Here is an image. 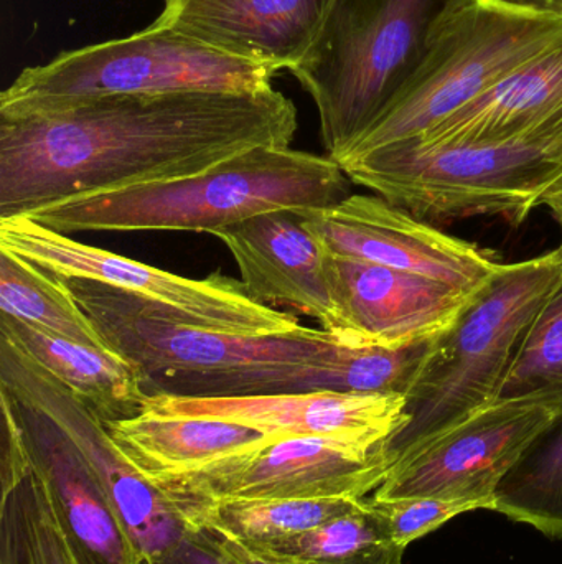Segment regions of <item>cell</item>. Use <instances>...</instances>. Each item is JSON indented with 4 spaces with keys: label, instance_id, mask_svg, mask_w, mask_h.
Here are the masks:
<instances>
[{
    "label": "cell",
    "instance_id": "5bb4252c",
    "mask_svg": "<svg viewBox=\"0 0 562 564\" xmlns=\"http://www.w3.org/2000/svg\"><path fill=\"white\" fill-rule=\"evenodd\" d=\"M405 394L313 393L194 398L145 394L141 413L211 417L263 431L276 440L330 437L383 444L405 426Z\"/></svg>",
    "mask_w": 562,
    "mask_h": 564
},
{
    "label": "cell",
    "instance_id": "9c48e42d",
    "mask_svg": "<svg viewBox=\"0 0 562 564\" xmlns=\"http://www.w3.org/2000/svg\"><path fill=\"white\" fill-rule=\"evenodd\" d=\"M62 278V276H58ZM108 347L132 365L141 380L175 371H220L254 365L300 364L343 347L323 328L286 335L228 334L181 324L164 307L101 282L62 278Z\"/></svg>",
    "mask_w": 562,
    "mask_h": 564
},
{
    "label": "cell",
    "instance_id": "d6986e66",
    "mask_svg": "<svg viewBox=\"0 0 562 564\" xmlns=\"http://www.w3.org/2000/svg\"><path fill=\"white\" fill-rule=\"evenodd\" d=\"M5 394L19 417L33 467L45 479L81 563L144 564L141 550L75 443L42 411Z\"/></svg>",
    "mask_w": 562,
    "mask_h": 564
},
{
    "label": "cell",
    "instance_id": "cb8c5ba5",
    "mask_svg": "<svg viewBox=\"0 0 562 564\" xmlns=\"http://www.w3.org/2000/svg\"><path fill=\"white\" fill-rule=\"evenodd\" d=\"M406 549L366 497L355 512L296 539L254 552L234 550L257 564H403Z\"/></svg>",
    "mask_w": 562,
    "mask_h": 564
},
{
    "label": "cell",
    "instance_id": "e575fe53",
    "mask_svg": "<svg viewBox=\"0 0 562 564\" xmlns=\"http://www.w3.org/2000/svg\"><path fill=\"white\" fill-rule=\"evenodd\" d=\"M231 550H233V549H231ZM233 552H234V550H233ZM236 555H238V552H236ZM238 556H240V558L243 560L244 564H250V563L246 562V560L243 558V556H241V555H238Z\"/></svg>",
    "mask_w": 562,
    "mask_h": 564
},
{
    "label": "cell",
    "instance_id": "6da1fadb",
    "mask_svg": "<svg viewBox=\"0 0 562 564\" xmlns=\"http://www.w3.org/2000/svg\"><path fill=\"white\" fill-rule=\"evenodd\" d=\"M283 93L115 95L0 115V220L69 198L191 177L254 148H290Z\"/></svg>",
    "mask_w": 562,
    "mask_h": 564
},
{
    "label": "cell",
    "instance_id": "4fadbf2b",
    "mask_svg": "<svg viewBox=\"0 0 562 564\" xmlns=\"http://www.w3.org/2000/svg\"><path fill=\"white\" fill-rule=\"evenodd\" d=\"M310 234L335 258L365 261L477 292L500 263L484 250L436 230L379 195L299 210Z\"/></svg>",
    "mask_w": 562,
    "mask_h": 564
},
{
    "label": "cell",
    "instance_id": "ba28073f",
    "mask_svg": "<svg viewBox=\"0 0 562 564\" xmlns=\"http://www.w3.org/2000/svg\"><path fill=\"white\" fill-rule=\"evenodd\" d=\"M0 248L55 276L101 282L137 295L181 324L253 337L293 334L302 327L296 315L254 301L243 282L221 271L203 280L178 276L73 240L26 215L0 220Z\"/></svg>",
    "mask_w": 562,
    "mask_h": 564
},
{
    "label": "cell",
    "instance_id": "e0dca14e",
    "mask_svg": "<svg viewBox=\"0 0 562 564\" xmlns=\"http://www.w3.org/2000/svg\"><path fill=\"white\" fill-rule=\"evenodd\" d=\"M213 235L233 254L254 301L302 312L337 334L332 254L310 234L299 210L267 212Z\"/></svg>",
    "mask_w": 562,
    "mask_h": 564
},
{
    "label": "cell",
    "instance_id": "277c9868",
    "mask_svg": "<svg viewBox=\"0 0 562 564\" xmlns=\"http://www.w3.org/2000/svg\"><path fill=\"white\" fill-rule=\"evenodd\" d=\"M561 280L562 245L502 264L458 318L431 338L406 393L405 426L386 441L392 467L498 400L528 327Z\"/></svg>",
    "mask_w": 562,
    "mask_h": 564
},
{
    "label": "cell",
    "instance_id": "7402d4cb",
    "mask_svg": "<svg viewBox=\"0 0 562 564\" xmlns=\"http://www.w3.org/2000/svg\"><path fill=\"white\" fill-rule=\"evenodd\" d=\"M0 335L81 398L104 424L141 414L145 397L141 375L119 355L48 334L5 314H0Z\"/></svg>",
    "mask_w": 562,
    "mask_h": 564
},
{
    "label": "cell",
    "instance_id": "f1b7e54d",
    "mask_svg": "<svg viewBox=\"0 0 562 564\" xmlns=\"http://www.w3.org/2000/svg\"><path fill=\"white\" fill-rule=\"evenodd\" d=\"M370 500L388 520L395 539L405 546L434 532L454 517L478 510V506L475 503L459 502V500H376L373 497H370Z\"/></svg>",
    "mask_w": 562,
    "mask_h": 564
},
{
    "label": "cell",
    "instance_id": "5b68a950",
    "mask_svg": "<svg viewBox=\"0 0 562 564\" xmlns=\"http://www.w3.org/2000/svg\"><path fill=\"white\" fill-rule=\"evenodd\" d=\"M421 220L497 215L518 227L562 178V121L492 141H406L339 164Z\"/></svg>",
    "mask_w": 562,
    "mask_h": 564
},
{
    "label": "cell",
    "instance_id": "30bf717a",
    "mask_svg": "<svg viewBox=\"0 0 562 564\" xmlns=\"http://www.w3.org/2000/svg\"><path fill=\"white\" fill-rule=\"evenodd\" d=\"M389 469L386 443L287 437L148 482L177 510L233 500L365 499Z\"/></svg>",
    "mask_w": 562,
    "mask_h": 564
},
{
    "label": "cell",
    "instance_id": "52a82bcc",
    "mask_svg": "<svg viewBox=\"0 0 562 564\" xmlns=\"http://www.w3.org/2000/svg\"><path fill=\"white\" fill-rule=\"evenodd\" d=\"M562 36V17L481 0L418 82L337 164L421 138Z\"/></svg>",
    "mask_w": 562,
    "mask_h": 564
},
{
    "label": "cell",
    "instance_id": "8fae6325",
    "mask_svg": "<svg viewBox=\"0 0 562 564\" xmlns=\"http://www.w3.org/2000/svg\"><path fill=\"white\" fill-rule=\"evenodd\" d=\"M0 390L48 416L78 447L104 487L144 564L172 555L185 525L164 494L119 451L104 421L42 365L0 335Z\"/></svg>",
    "mask_w": 562,
    "mask_h": 564
},
{
    "label": "cell",
    "instance_id": "1f68e13d",
    "mask_svg": "<svg viewBox=\"0 0 562 564\" xmlns=\"http://www.w3.org/2000/svg\"><path fill=\"white\" fill-rule=\"evenodd\" d=\"M541 205L551 212L553 220L557 221L562 235V178L548 191V194L541 200Z\"/></svg>",
    "mask_w": 562,
    "mask_h": 564
},
{
    "label": "cell",
    "instance_id": "484cf974",
    "mask_svg": "<svg viewBox=\"0 0 562 564\" xmlns=\"http://www.w3.org/2000/svg\"><path fill=\"white\" fill-rule=\"evenodd\" d=\"M492 510L562 539V414L505 474L495 489Z\"/></svg>",
    "mask_w": 562,
    "mask_h": 564
},
{
    "label": "cell",
    "instance_id": "9a60e30c",
    "mask_svg": "<svg viewBox=\"0 0 562 564\" xmlns=\"http://www.w3.org/2000/svg\"><path fill=\"white\" fill-rule=\"evenodd\" d=\"M429 341L388 350L343 345L337 354L300 364L254 365L220 371H175L144 378L145 394L228 398L256 394L408 393Z\"/></svg>",
    "mask_w": 562,
    "mask_h": 564
},
{
    "label": "cell",
    "instance_id": "3957f363",
    "mask_svg": "<svg viewBox=\"0 0 562 564\" xmlns=\"http://www.w3.org/2000/svg\"><path fill=\"white\" fill-rule=\"evenodd\" d=\"M481 0H335L294 76L316 102L323 148L340 161L418 82Z\"/></svg>",
    "mask_w": 562,
    "mask_h": 564
},
{
    "label": "cell",
    "instance_id": "d4e9b609",
    "mask_svg": "<svg viewBox=\"0 0 562 564\" xmlns=\"http://www.w3.org/2000/svg\"><path fill=\"white\" fill-rule=\"evenodd\" d=\"M0 314L106 354H114L62 278L3 248H0Z\"/></svg>",
    "mask_w": 562,
    "mask_h": 564
},
{
    "label": "cell",
    "instance_id": "4dcf8cb0",
    "mask_svg": "<svg viewBox=\"0 0 562 564\" xmlns=\"http://www.w3.org/2000/svg\"><path fill=\"white\" fill-rule=\"evenodd\" d=\"M158 564H244L243 560L213 533L201 529H187L180 545L168 558Z\"/></svg>",
    "mask_w": 562,
    "mask_h": 564
},
{
    "label": "cell",
    "instance_id": "83f0119b",
    "mask_svg": "<svg viewBox=\"0 0 562 564\" xmlns=\"http://www.w3.org/2000/svg\"><path fill=\"white\" fill-rule=\"evenodd\" d=\"M535 398L562 408V280L531 322L498 400Z\"/></svg>",
    "mask_w": 562,
    "mask_h": 564
},
{
    "label": "cell",
    "instance_id": "44dd1931",
    "mask_svg": "<svg viewBox=\"0 0 562 564\" xmlns=\"http://www.w3.org/2000/svg\"><path fill=\"white\" fill-rule=\"evenodd\" d=\"M115 446L147 480L190 473L276 437L230 421L141 413L106 423Z\"/></svg>",
    "mask_w": 562,
    "mask_h": 564
},
{
    "label": "cell",
    "instance_id": "ac0fdd59",
    "mask_svg": "<svg viewBox=\"0 0 562 564\" xmlns=\"http://www.w3.org/2000/svg\"><path fill=\"white\" fill-rule=\"evenodd\" d=\"M335 0H165L154 25L228 55L293 72L319 36Z\"/></svg>",
    "mask_w": 562,
    "mask_h": 564
},
{
    "label": "cell",
    "instance_id": "ffe728a7",
    "mask_svg": "<svg viewBox=\"0 0 562 564\" xmlns=\"http://www.w3.org/2000/svg\"><path fill=\"white\" fill-rule=\"evenodd\" d=\"M562 121V36L504 82L412 141L514 138Z\"/></svg>",
    "mask_w": 562,
    "mask_h": 564
},
{
    "label": "cell",
    "instance_id": "603a6c76",
    "mask_svg": "<svg viewBox=\"0 0 562 564\" xmlns=\"http://www.w3.org/2000/svg\"><path fill=\"white\" fill-rule=\"evenodd\" d=\"M365 499L233 500L177 509L187 529H201L243 552L267 549L355 512Z\"/></svg>",
    "mask_w": 562,
    "mask_h": 564
},
{
    "label": "cell",
    "instance_id": "d6a6232c",
    "mask_svg": "<svg viewBox=\"0 0 562 564\" xmlns=\"http://www.w3.org/2000/svg\"><path fill=\"white\" fill-rule=\"evenodd\" d=\"M508 7L517 9L537 10V12H547L548 0H495Z\"/></svg>",
    "mask_w": 562,
    "mask_h": 564
},
{
    "label": "cell",
    "instance_id": "2e32d148",
    "mask_svg": "<svg viewBox=\"0 0 562 564\" xmlns=\"http://www.w3.org/2000/svg\"><path fill=\"white\" fill-rule=\"evenodd\" d=\"M339 304L335 338L388 350L431 340L449 327L471 292L431 278L332 257ZM475 294V292H474Z\"/></svg>",
    "mask_w": 562,
    "mask_h": 564
},
{
    "label": "cell",
    "instance_id": "4316f807",
    "mask_svg": "<svg viewBox=\"0 0 562 564\" xmlns=\"http://www.w3.org/2000/svg\"><path fill=\"white\" fill-rule=\"evenodd\" d=\"M0 564H82L35 467L0 496Z\"/></svg>",
    "mask_w": 562,
    "mask_h": 564
},
{
    "label": "cell",
    "instance_id": "836d02e7",
    "mask_svg": "<svg viewBox=\"0 0 562 564\" xmlns=\"http://www.w3.org/2000/svg\"><path fill=\"white\" fill-rule=\"evenodd\" d=\"M547 12L562 17V0H548Z\"/></svg>",
    "mask_w": 562,
    "mask_h": 564
},
{
    "label": "cell",
    "instance_id": "8992f818",
    "mask_svg": "<svg viewBox=\"0 0 562 564\" xmlns=\"http://www.w3.org/2000/svg\"><path fill=\"white\" fill-rule=\"evenodd\" d=\"M274 72L152 23L125 39L59 53L25 68L0 96V115L115 95L261 93Z\"/></svg>",
    "mask_w": 562,
    "mask_h": 564
},
{
    "label": "cell",
    "instance_id": "7c38bea8",
    "mask_svg": "<svg viewBox=\"0 0 562 564\" xmlns=\"http://www.w3.org/2000/svg\"><path fill=\"white\" fill-rule=\"evenodd\" d=\"M560 414L562 408L535 398L494 401L395 464L372 497L459 500L492 510L505 474Z\"/></svg>",
    "mask_w": 562,
    "mask_h": 564
},
{
    "label": "cell",
    "instance_id": "7a4b0ae2",
    "mask_svg": "<svg viewBox=\"0 0 562 564\" xmlns=\"http://www.w3.org/2000/svg\"><path fill=\"white\" fill-rule=\"evenodd\" d=\"M350 178L329 155L254 148L175 181L69 198L26 217L62 235L88 231L210 234L276 210H312L349 197Z\"/></svg>",
    "mask_w": 562,
    "mask_h": 564
},
{
    "label": "cell",
    "instance_id": "f546056e",
    "mask_svg": "<svg viewBox=\"0 0 562 564\" xmlns=\"http://www.w3.org/2000/svg\"><path fill=\"white\" fill-rule=\"evenodd\" d=\"M2 410V453H0V490H9L33 469L32 457L19 417L10 398L0 391Z\"/></svg>",
    "mask_w": 562,
    "mask_h": 564
}]
</instances>
